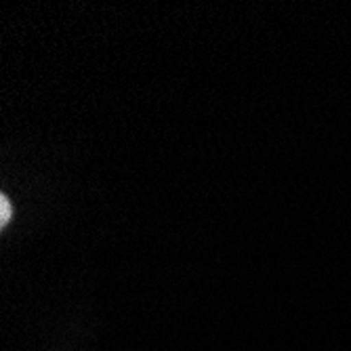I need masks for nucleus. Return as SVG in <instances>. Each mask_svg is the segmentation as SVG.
Returning a JSON list of instances; mask_svg holds the SVG:
<instances>
[{"mask_svg":"<svg viewBox=\"0 0 351 351\" xmlns=\"http://www.w3.org/2000/svg\"><path fill=\"white\" fill-rule=\"evenodd\" d=\"M9 217H11V204L7 200V196H0V226H7L9 223Z\"/></svg>","mask_w":351,"mask_h":351,"instance_id":"obj_1","label":"nucleus"}]
</instances>
